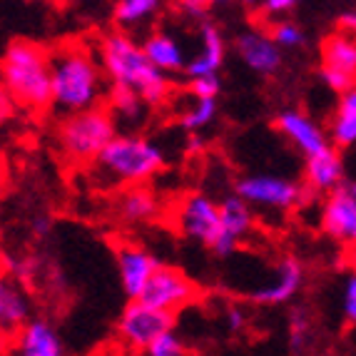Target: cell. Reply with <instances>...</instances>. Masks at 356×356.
<instances>
[{"label": "cell", "instance_id": "43", "mask_svg": "<svg viewBox=\"0 0 356 356\" xmlns=\"http://www.w3.org/2000/svg\"><path fill=\"white\" fill-rule=\"evenodd\" d=\"M3 175H6V170H3V162H0V184H3Z\"/></svg>", "mask_w": 356, "mask_h": 356}, {"label": "cell", "instance_id": "3", "mask_svg": "<svg viewBox=\"0 0 356 356\" xmlns=\"http://www.w3.org/2000/svg\"><path fill=\"white\" fill-rule=\"evenodd\" d=\"M0 83L15 102L30 110L53 105L50 50L33 40H13L0 58Z\"/></svg>", "mask_w": 356, "mask_h": 356}, {"label": "cell", "instance_id": "16", "mask_svg": "<svg viewBox=\"0 0 356 356\" xmlns=\"http://www.w3.org/2000/svg\"><path fill=\"white\" fill-rule=\"evenodd\" d=\"M304 284V267L302 261L294 259V257H284V259L277 264V272L267 284L257 286L250 297L252 302L261 304V307H280L297 297L299 289Z\"/></svg>", "mask_w": 356, "mask_h": 356}, {"label": "cell", "instance_id": "20", "mask_svg": "<svg viewBox=\"0 0 356 356\" xmlns=\"http://www.w3.org/2000/svg\"><path fill=\"white\" fill-rule=\"evenodd\" d=\"M118 217L125 225H147L160 217V200L147 184L127 187L118 197Z\"/></svg>", "mask_w": 356, "mask_h": 356}, {"label": "cell", "instance_id": "35", "mask_svg": "<svg viewBox=\"0 0 356 356\" xmlns=\"http://www.w3.org/2000/svg\"><path fill=\"white\" fill-rule=\"evenodd\" d=\"M179 10L187 13V15H190V18H195V20H202L204 15H207L209 6H207V3H197V0H184V3H179ZM202 23H204V20H202Z\"/></svg>", "mask_w": 356, "mask_h": 356}, {"label": "cell", "instance_id": "31", "mask_svg": "<svg viewBox=\"0 0 356 356\" xmlns=\"http://www.w3.org/2000/svg\"><path fill=\"white\" fill-rule=\"evenodd\" d=\"M341 314L346 324L356 327V274H346L344 286H341Z\"/></svg>", "mask_w": 356, "mask_h": 356}, {"label": "cell", "instance_id": "37", "mask_svg": "<svg viewBox=\"0 0 356 356\" xmlns=\"http://www.w3.org/2000/svg\"><path fill=\"white\" fill-rule=\"evenodd\" d=\"M202 147H204V143H202V135H200V132H195V135L187 137V152L190 154L200 152Z\"/></svg>", "mask_w": 356, "mask_h": 356}, {"label": "cell", "instance_id": "22", "mask_svg": "<svg viewBox=\"0 0 356 356\" xmlns=\"http://www.w3.org/2000/svg\"><path fill=\"white\" fill-rule=\"evenodd\" d=\"M30 316V299L13 280H8L6 272L0 269V329L3 332H18L28 324Z\"/></svg>", "mask_w": 356, "mask_h": 356}, {"label": "cell", "instance_id": "6", "mask_svg": "<svg viewBox=\"0 0 356 356\" xmlns=\"http://www.w3.org/2000/svg\"><path fill=\"white\" fill-rule=\"evenodd\" d=\"M309 190L304 182L282 177V175H247L237 179V197H242L250 207L264 209H294L307 200Z\"/></svg>", "mask_w": 356, "mask_h": 356}, {"label": "cell", "instance_id": "1", "mask_svg": "<svg viewBox=\"0 0 356 356\" xmlns=\"http://www.w3.org/2000/svg\"><path fill=\"white\" fill-rule=\"evenodd\" d=\"M53 72V107L60 113L75 115L100 107L107 95V77L100 60L83 42H63L50 53Z\"/></svg>", "mask_w": 356, "mask_h": 356}, {"label": "cell", "instance_id": "13", "mask_svg": "<svg viewBox=\"0 0 356 356\" xmlns=\"http://www.w3.org/2000/svg\"><path fill=\"white\" fill-rule=\"evenodd\" d=\"M220 220H222V232L217 244L212 247V252L217 257H229L237 252L239 242L254 227V212L242 197L229 195L220 202Z\"/></svg>", "mask_w": 356, "mask_h": 356}, {"label": "cell", "instance_id": "10", "mask_svg": "<svg viewBox=\"0 0 356 356\" xmlns=\"http://www.w3.org/2000/svg\"><path fill=\"white\" fill-rule=\"evenodd\" d=\"M197 297V286L184 272L177 267H167L160 264L157 272L152 274V280L145 286L140 302L149 304V307L160 309L165 314H177L184 307H190Z\"/></svg>", "mask_w": 356, "mask_h": 356}, {"label": "cell", "instance_id": "34", "mask_svg": "<svg viewBox=\"0 0 356 356\" xmlns=\"http://www.w3.org/2000/svg\"><path fill=\"white\" fill-rule=\"evenodd\" d=\"M225 319H227V329H229L232 334L242 332V329H244V324H247V314H244L242 309H237V307L227 309Z\"/></svg>", "mask_w": 356, "mask_h": 356}, {"label": "cell", "instance_id": "5", "mask_svg": "<svg viewBox=\"0 0 356 356\" xmlns=\"http://www.w3.org/2000/svg\"><path fill=\"white\" fill-rule=\"evenodd\" d=\"M115 137H118V122L107 113L105 105L65 115L58 127V145L72 162H95Z\"/></svg>", "mask_w": 356, "mask_h": 356}, {"label": "cell", "instance_id": "41", "mask_svg": "<svg viewBox=\"0 0 356 356\" xmlns=\"http://www.w3.org/2000/svg\"><path fill=\"white\" fill-rule=\"evenodd\" d=\"M346 187H349V192H351V195L356 197V182H349V184H346Z\"/></svg>", "mask_w": 356, "mask_h": 356}, {"label": "cell", "instance_id": "11", "mask_svg": "<svg viewBox=\"0 0 356 356\" xmlns=\"http://www.w3.org/2000/svg\"><path fill=\"white\" fill-rule=\"evenodd\" d=\"M115 261H118L120 286L130 297V302L143 297L147 282L152 280V274L160 267V261L152 252L132 242H122L115 247Z\"/></svg>", "mask_w": 356, "mask_h": 356}, {"label": "cell", "instance_id": "25", "mask_svg": "<svg viewBox=\"0 0 356 356\" xmlns=\"http://www.w3.org/2000/svg\"><path fill=\"white\" fill-rule=\"evenodd\" d=\"M160 10L162 3H157V0H120L113 6V20L115 25H120L122 33H127V30L147 25L149 20L157 18Z\"/></svg>", "mask_w": 356, "mask_h": 356}, {"label": "cell", "instance_id": "40", "mask_svg": "<svg viewBox=\"0 0 356 356\" xmlns=\"http://www.w3.org/2000/svg\"><path fill=\"white\" fill-rule=\"evenodd\" d=\"M349 272L356 274V254H351V261H349Z\"/></svg>", "mask_w": 356, "mask_h": 356}, {"label": "cell", "instance_id": "2", "mask_svg": "<svg viewBox=\"0 0 356 356\" xmlns=\"http://www.w3.org/2000/svg\"><path fill=\"white\" fill-rule=\"evenodd\" d=\"M97 60L107 83L135 90L147 107L162 105L170 95V77L149 63L143 42H137L130 33H105L97 42Z\"/></svg>", "mask_w": 356, "mask_h": 356}, {"label": "cell", "instance_id": "17", "mask_svg": "<svg viewBox=\"0 0 356 356\" xmlns=\"http://www.w3.org/2000/svg\"><path fill=\"white\" fill-rule=\"evenodd\" d=\"M277 130L289 140L304 157H312V154L327 149L329 145V135L321 130L319 122L309 118L302 110H282L277 115Z\"/></svg>", "mask_w": 356, "mask_h": 356}, {"label": "cell", "instance_id": "42", "mask_svg": "<svg viewBox=\"0 0 356 356\" xmlns=\"http://www.w3.org/2000/svg\"><path fill=\"white\" fill-rule=\"evenodd\" d=\"M6 259V254H3V237H0V261Z\"/></svg>", "mask_w": 356, "mask_h": 356}, {"label": "cell", "instance_id": "21", "mask_svg": "<svg viewBox=\"0 0 356 356\" xmlns=\"http://www.w3.org/2000/svg\"><path fill=\"white\" fill-rule=\"evenodd\" d=\"M143 50H145V55H147L149 63H152L160 72H165V75L187 67L184 48L170 35V33H165V30H152V33L143 40Z\"/></svg>", "mask_w": 356, "mask_h": 356}, {"label": "cell", "instance_id": "38", "mask_svg": "<svg viewBox=\"0 0 356 356\" xmlns=\"http://www.w3.org/2000/svg\"><path fill=\"white\" fill-rule=\"evenodd\" d=\"M10 351H13V339H10V334L0 329V356H10Z\"/></svg>", "mask_w": 356, "mask_h": 356}, {"label": "cell", "instance_id": "33", "mask_svg": "<svg viewBox=\"0 0 356 356\" xmlns=\"http://www.w3.org/2000/svg\"><path fill=\"white\" fill-rule=\"evenodd\" d=\"M15 110H18V102H15V97L8 92V88L3 83H0V125H6V122H10L13 118H15Z\"/></svg>", "mask_w": 356, "mask_h": 356}, {"label": "cell", "instance_id": "26", "mask_svg": "<svg viewBox=\"0 0 356 356\" xmlns=\"http://www.w3.org/2000/svg\"><path fill=\"white\" fill-rule=\"evenodd\" d=\"M312 332H314V321L304 307L291 309L289 314V327H286V341H289V351L294 356H302L307 346L312 344Z\"/></svg>", "mask_w": 356, "mask_h": 356}, {"label": "cell", "instance_id": "12", "mask_svg": "<svg viewBox=\"0 0 356 356\" xmlns=\"http://www.w3.org/2000/svg\"><path fill=\"white\" fill-rule=\"evenodd\" d=\"M319 225L334 242L344 247H356V197L351 195L346 184L324 197Z\"/></svg>", "mask_w": 356, "mask_h": 356}, {"label": "cell", "instance_id": "18", "mask_svg": "<svg viewBox=\"0 0 356 356\" xmlns=\"http://www.w3.org/2000/svg\"><path fill=\"white\" fill-rule=\"evenodd\" d=\"M10 356H65L58 329L45 319H30L13 339Z\"/></svg>", "mask_w": 356, "mask_h": 356}, {"label": "cell", "instance_id": "24", "mask_svg": "<svg viewBox=\"0 0 356 356\" xmlns=\"http://www.w3.org/2000/svg\"><path fill=\"white\" fill-rule=\"evenodd\" d=\"M107 113L113 115L115 122H125V125H140L147 113V102L137 95L135 90L120 88V85H110L105 95Z\"/></svg>", "mask_w": 356, "mask_h": 356}, {"label": "cell", "instance_id": "30", "mask_svg": "<svg viewBox=\"0 0 356 356\" xmlns=\"http://www.w3.org/2000/svg\"><path fill=\"white\" fill-rule=\"evenodd\" d=\"M222 90V77L220 75H204L190 80V95L202 97V100H217Z\"/></svg>", "mask_w": 356, "mask_h": 356}, {"label": "cell", "instance_id": "29", "mask_svg": "<svg viewBox=\"0 0 356 356\" xmlns=\"http://www.w3.org/2000/svg\"><path fill=\"white\" fill-rule=\"evenodd\" d=\"M145 356H187V349H184V341L177 337L175 332L165 334L145 351Z\"/></svg>", "mask_w": 356, "mask_h": 356}, {"label": "cell", "instance_id": "4", "mask_svg": "<svg viewBox=\"0 0 356 356\" xmlns=\"http://www.w3.org/2000/svg\"><path fill=\"white\" fill-rule=\"evenodd\" d=\"M97 177L120 187H140L147 184L165 167V152L160 145L140 135H118L102 149L95 162Z\"/></svg>", "mask_w": 356, "mask_h": 356}, {"label": "cell", "instance_id": "32", "mask_svg": "<svg viewBox=\"0 0 356 356\" xmlns=\"http://www.w3.org/2000/svg\"><path fill=\"white\" fill-rule=\"evenodd\" d=\"M297 10V3L294 0H267V3H261L259 13L261 18L274 20V23H282V20H289L286 15Z\"/></svg>", "mask_w": 356, "mask_h": 356}, {"label": "cell", "instance_id": "36", "mask_svg": "<svg viewBox=\"0 0 356 356\" xmlns=\"http://www.w3.org/2000/svg\"><path fill=\"white\" fill-rule=\"evenodd\" d=\"M337 30L356 35V10H344L337 15Z\"/></svg>", "mask_w": 356, "mask_h": 356}, {"label": "cell", "instance_id": "14", "mask_svg": "<svg viewBox=\"0 0 356 356\" xmlns=\"http://www.w3.org/2000/svg\"><path fill=\"white\" fill-rule=\"evenodd\" d=\"M344 157L339 154V149L334 145L307 157V162H304V187L309 190V195L312 192H316V195H332V192L344 187Z\"/></svg>", "mask_w": 356, "mask_h": 356}, {"label": "cell", "instance_id": "23", "mask_svg": "<svg viewBox=\"0 0 356 356\" xmlns=\"http://www.w3.org/2000/svg\"><path fill=\"white\" fill-rule=\"evenodd\" d=\"M329 137L334 147H356V88L339 95L329 120Z\"/></svg>", "mask_w": 356, "mask_h": 356}, {"label": "cell", "instance_id": "39", "mask_svg": "<svg viewBox=\"0 0 356 356\" xmlns=\"http://www.w3.org/2000/svg\"><path fill=\"white\" fill-rule=\"evenodd\" d=\"M48 229H50L48 217H38V220L33 222V232H35L38 237H45V234H48Z\"/></svg>", "mask_w": 356, "mask_h": 356}, {"label": "cell", "instance_id": "28", "mask_svg": "<svg viewBox=\"0 0 356 356\" xmlns=\"http://www.w3.org/2000/svg\"><path fill=\"white\" fill-rule=\"evenodd\" d=\"M269 35H272V40L277 42V48H280V50H291V48H299V45H304V30L299 28L294 20L272 23V28H269Z\"/></svg>", "mask_w": 356, "mask_h": 356}, {"label": "cell", "instance_id": "27", "mask_svg": "<svg viewBox=\"0 0 356 356\" xmlns=\"http://www.w3.org/2000/svg\"><path fill=\"white\" fill-rule=\"evenodd\" d=\"M217 115V100H202V97H192L190 105L179 113V125L187 132H200L209 125Z\"/></svg>", "mask_w": 356, "mask_h": 356}, {"label": "cell", "instance_id": "8", "mask_svg": "<svg viewBox=\"0 0 356 356\" xmlns=\"http://www.w3.org/2000/svg\"><path fill=\"white\" fill-rule=\"evenodd\" d=\"M172 324H175L172 314H165L160 309H154L149 304L135 299V302H130L122 309V314H120L118 321V334H120V341L127 349L143 351L145 354L157 339L172 332Z\"/></svg>", "mask_w": 356, "mask_h": 356}, {"label": "cell", "instance_id": "9", "mask_svg": "<svg viewBox=\"0 0 356 356\" xmlns=\"http://www.w3.org/2000/svg\"><path fill=\"white\" fill-rule=\"evenodd\" d=\"M175 222H177L179 232H182L187 239L200 242L212 250L222 232L220 202H214L212 197L202 195V192H190V195L182 197V202L177 204Z\"/></svg>", "mask_w": 356, "mask_h": 356}, {"label": "cell", "instance_id": "19", "mask_svg": "<svg viewBox=\"0 0 356 356\" xmlns=\"http://www.w3.org/2000/svg\"><path fill=\"white\" fill-rule=\"evenodd\" d=\"M225 55H227V45H225V35L222 30L214 23H200V50L187 60V77L195 80V77H204V75H220V67L225 65Z\"/></svg>", "mask_w": 356, "mask_h": 356}, {"label": "cell", "instance_id": "7", "mask_svg": "<svg viewBox=\"0 0 356 356\" xmlns=\"http://www.w3.org/2000/svg\"><path fill=\"white\" fill-rule=\"evenodd\" d=\"M319 77L337 95L356 88V35L334 30L321 40Z\"/></svg>", "mask_w": 356, "mask_h": 356}, {"label": "cell", "instance_id": "15", "mask_svg": "<svg viewBox=\"0 0 356 356\" xmlns=\"http://www.w3.org/2000/svg\"><path fill=\"white\" fill-rule=\"evenodd\" d=\"M237 55L250 70L259 75H274L282 67V50L261 28H247L237 35Z\"/></svg>", "mask_w": 356, "mask_h": 356}]
</instances>
